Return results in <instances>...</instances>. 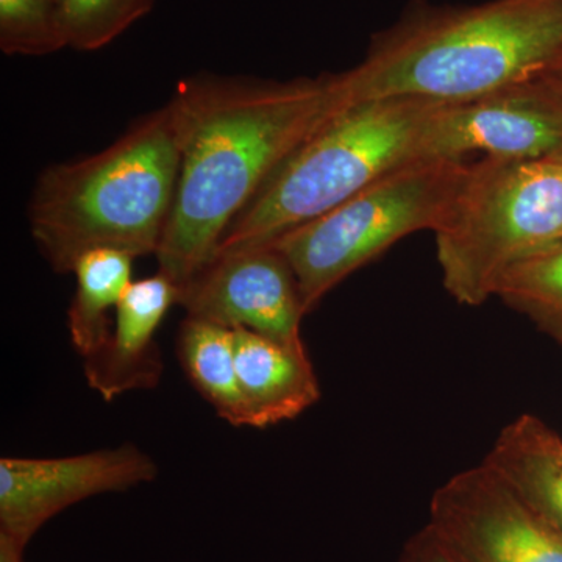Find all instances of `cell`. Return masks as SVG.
<instances>
[{"label":"cell","mask_w":562,"mask_h":562,"mask_svg":"<svg viewBox=\"0 0 562 562\" xmlns=\"http://www.w3.org/2000/svg\"><path fill=\"white\" fill-rule=\"evenodd\" d=\"M157 476L155 461L133 443L65 458H2L0 532L25 547L63 509Z\"/></svg>","instance_id":"obj_9"},{"label":"cell","mask_w":562,"mask_h":562,"mask_svg":"<svg viewBox=\"0 0 562 562\" xmlns=\"http://www.w3.org/2000/svg\"><path fill=\"white\" fill-rule=\"evenodd\" d=\"M441 105L414 98L351 102L269 177L233 220L217 254L268 246L386 173L424 160L425 131Z\"/></svg>","instance_id":"obj_4"},{"label":"cell","mask_w":562,"mask_h":562,"mask_svg":"<svg viewBox=\"0 0 562 562\" xmlns=\"http://www.w3.org/2000/svg\"><path fill=\"white\" fill-rule=\"evenodd\" d=\"M483 462L562 538V439L538 417L506 425Z\"/></svg>","instance_id":"obj_13"},{"label":"cell","mask_w":562,"mask_h":562,"mask_svg":"<svg viewBox=\"0 0 562 562\" xmlns=\"http://www.w3.org/2000/svg\"><path fill=\"white\" fill-rule=\"evenodd\" d=\"M179 297V286L161 272L132 281L114 313L109 341L85 360L88 384L103 401L158 386L162 361L155 335Z\"/></svg>","instance_id":"obj_11"},{"label":"cell","mask_w":562,"mask_h":562,"mask_svg":"<svg viewBox=\"0 0 562 562\" xmlns=\"http://www.w3.org/2000/svg\"><path fill=\"white\" fill-rule=\"evenodd\" d=\"M68 47L57 0H0V49L43 57Z\"/></svg>","instance_id":"obj_18"},{"label":"cell","mask_w":562,"mask_h":562,"mask_svg":"<svg viewBox=\"0 0 562 562\" xmlns=\"http://www.w3.org/2000/svg\"><path fill=\"white\" fill-rule=\"evenodd\" d=\"M131 254L113 249L88 251L74 266L76 294L68 310L70 341L83 360L109 341L113 321L122 295L132 283Z\"/></svg>","instance_id":"obj_15"},{"label":"cell","mask_w":562,"mask_h":562,"mask_svg":"<svg viewBox=\"0 0 562 562\" xmlns=\"http://www.w3.org/2000/svg\"><path fill=\"white\" fill-rule=\"evenodd\" d=\"M552 335L554 336V338L558 339V341L562 344V327L557 328V330L552 331Z\"/></svg>","instance_id":"obj_21"},{"label":"cell","mask_w":562,"mask_h":562,"mask_svg":"<svg viewBox=\"0 0 562 562\" xmlns=\"http://www.w3.org/2000/svg\"><path fill=\"white\" fill-rule=\"evenodd\" d=\"M469 171L471 162L457 158L409 162L273 241L295 273L306 314L392 244L435 232Z\"/></svg>","instance_id":"obj_6"},{"label":"cell","mask_w":562,"mask_h":562,"mask_svg":"<svg viewBox=\"0 0 562 562\" xmlns=\"http://www.w3.org/2000/svg\"><path fill=\"white\" fill-rule=\"evenodd\" d=\"M179 177V133L166 103L133 122L106 149L41 173L29 203L33 239L57 273H72L91 250L155 255Z\"/></svg>","instance_id":"obj_3"},{"label":"cell","mask_w":562,"mask_h":562,"mask_svg":"<svg viewBox=\"0 0 562 562\" xmlns=\"http://www.w3.org/2000/svg\"><path fill=\"white\" fill-rule=\"evenodd\" d=\"M430 525L464 562H562V538L486 462L432 494Z\"/></svg>","instance_id":"obj_8"},{"label":"cell","mask_w":562,"mask_h":562,"mask_svg":"<svg viewBox=\"0 0 562 562\" xmlns=\"http://www.w3.org/2000/svg\"><path fill=\"white\" fill-rule=\"evenodd\" d=\"M397 562H464V560L428 524L406 542Z\"/></svg>","instance_id":"obj_19"},{"label":"cell","mask_w":562,"mask_h":562,"mask_svg":"<svg viewBox=\"0 0 562 562\" xmlns=\"http://www.w3.org/2000/svg\"><path fill=\"white\" fill-rule=\"evenodd\" d=\"M562 66V0H491L419 7L373 36L346 70L353 102L414 98L473 101Z\"/></svg>","instance_id":"obj_2"},{"label":"cell","mask_w":562,"mask_h":562,"mask_svg":"<svg viewBox=\"0 0 562 562\" xmlns=\"http://www.w3.org/2000/svg\"><path fill=\"white\" fill-rule=\"evenodd\" d=\"M495 297L547 331L562 327V239L517 261L502 277Z\"/></svg>","instance_id":"obj_16"},{"label":"cell","mask_w":562,"mask_h":562,"mask_svg":"<svg viewBox=\"0 0 562 562\" xmlns=\"http://www.w3.org/2000/svg\"><path fill=\"white\" fill-rule=\"evenodd\" d=\"M432 233L443 288L462 305H483L517 261L562 239V157L471 162Z\"/></svg>","instance_id":"obj_5"},{"label":"cell","mask_w":562,"mask_h":562,"mask_svg":"<svg viewBox=\"0 0 562 562\" xmlns=\"http://www.w3.org/2000/svg\"><path fill=\"white\" fill-rule=\"evenodd\" d=\"M351 102L346 72L181 80L168 102L179 133V187L155 254L158 272L179 290L190 283L269 177Z\"/></svg>","instance_id":"obj_1"},{"label":"cell","mask_w":562,"mask_h":562,"mask_svg":"<svg viewBox=\"0 0 562 562\" xmlns=\"http://www.w3.org/2000/svg\"><path fill=\"white\" fill-rule=\"evenodd\" d=\"M25 547L14 541L5 532H0V562H24L22 561V552Z\"/></svg>","instance_id":"obj_20"},{"label":"cell","mask_w":562,"mask_h":562,"mask_svg":"<svg viewBox=\"0 0 562 562\" xmlns=\"http://www.w3.org/2000/svg\"><path fill=\"white\" fill-rule=\"evenodd\" d=\"M177 355L192 386L233 427H251L249 405L236 368L235 330L187 316L177 336Z\"/></svg>","instance_id":"obj_14"},{"label":"cell","mask_w":562,"mask_h":562,"mask_svg":"<svg viewBox=\"0 0 562 562\" xmlns=\"http://www.w3.org/2000/svg\"><path fill=\"white\" fill-rule=\"evenodd\" d=\"M187 316L246 328L288 346H305L301 290L290 262L273 244L217 254L180 290Z\"/></svg>","instance_id":"obj_10"},{"label":"cell","mask_w":562,"mask_h":562,"mask_svg":"<svg viewBox=\"0 0 562 562\" xmlns=\"http://www.w3.org/2000/svg\"><path fill=\"white\" fill-rule=\"evenodd\" d=\"M469 154L506 160L562 157V83L550 76L460 103H442L432 113L422 158Z\"/></svg>","instance_id":"obj_7"},{"label":"cell","mask_w":562,"mask_h":562,"mask_svg":"<svg viewBox=\"0 0 562 562\" xmlns=\"http://www.w3.org/2000/svg\"><path fill=\"white\" fill-rule=\"evenodd\" d=\"M552 76L554 77V79L560 80V81H561V83H562V66H561V68H560V69L554 70V72L552 74Z\"/></svg>","instance_id":"obj_22"},{"label":"cell","mask_w":562,"mask_h":562,"mask_svg":"<svg viewBox=\"0 0 562 562\" xmlns=\"http://www.w3.org/2000/svg\"><path fill=\"white\" fill-rule=\"evenodd\" d=\"M68 47L99 50L154 9L155 0H57Z\"/></svg>","instance_id":"obj_17"},{"label":"cell","mask_w":562,"mask_h":562,"mask_svg":"<svg viewBox=\"0 0 562 562\" xmlns=\"http://www.w3.org/2000/svg\"><path fill=\"white\" fill-rule=\"evenodd\" d=\"M236 368L251 414V428L301 416L321 401L305 346H288L246 328L235 330Z\"/></svg>","instance_id":"obj_12"}]
</instances>
